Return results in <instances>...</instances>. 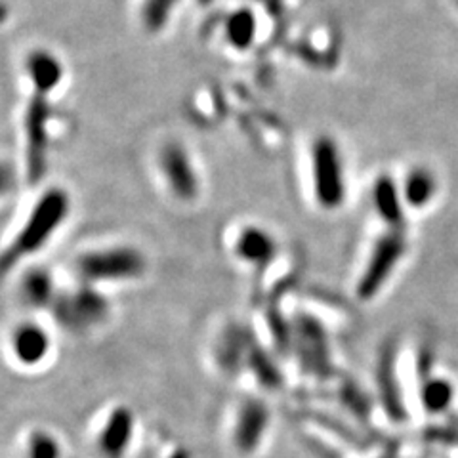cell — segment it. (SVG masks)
Listing matches in <instances>:
<instances>
[{"instance_id":"6da1fadb","label":"cell","mask_w":458,"mask_h":458,"mask_svg":"<svg viewBox=\"0 0 458 458\" xmlns=\"http://www.w3.org/2000/svg\"><path fill=\"white\" fill-rule=\"evenodd\" d=\"M69 212V195L52 188L38 199L33 212L29 214L20 235L13 241L12 249L4 256V267L8 269L12 262L20 260L25 254H33L45 247V242L55 233V229L64 224Z\"/></svg>"},{"instance_id":"7a4b0ae2","label":"cell","mask_w":458,"mask_h":458,"mask_svg":"<svg viewBox=\"0 0 458 458\" xmlns=\"http://www.w3.org/2000/svg\"><path fill=\"white\" fill-rule=\"evenodd\" d=\"M311 176L318 203L327 210L338 208L346 197V180L342 155L333 138L319 136L315 140L311 148Z\"/></svg>"},{"instance_id":"3957f363","label":"cell","mask_w":458,"mask_h":458,"mask_svg":"<svg viewBox=\"0 0 458 458\" xmlns=\"http://www.w3.org/2000/svg\"><path fill=\"white\" fill-rule=\"evenodd\" d=\"M77 266L81 274L90 281H124L140 277L146 262L138 250L119 247L82 254Z\"/></svg>"},{"instance_id":"277c9868","label":"cell","mask_w":458,"mask_h":458,"mask_svg":"<svg viewBox=\"0 0 458 458\" xmlns=\"http://www.w3.org/2000/svg\"><path fill=\"white\" fill-rule=\"evenodd\" d=\"M403 252L405 237L399 229H392L390 233L380 237L375 250L370 254V260L363 271V277L360 284H357V294L363 300L375 296L382 289V284L392 276V271L395 269Z\"/></svg>"},{"instance_id":"5b68a950","label":"cell","mask_w":458,"mask_h":458,"mask_svg":"<svg viewBox=\"0 0 458 458\" xmlns=\"http://www.w3.org/2000/svg\"><path fill=\"white\" fill-rule=\"evenodd\" d=\"M48 102L42 94H35L29 102L25 114V143H27V168L29 176L38 180L45 172L48 149Z\"/></svg>"},{"instance_id":"8992f818","label":"cell","mask_w":458,"mask_h":458,"mask_svg":"<svg viewBox=\"0 0 458 458\" xmlns=\"http://www.w3.org/2000/svg\"><path fill=\"white\" fill-rule=\"evenodd\" d=\"M161 172L176 197L190 200L199 191V180L195 174L193 163L180 143H166L159 157Z\"/></svg>"},{"instance_id":"52a82bcc","label":"cell","mask_w":458,"mask_h":458,"mask_svg":"<svg viewBox=\"0 0 458 458\" xmlns=\"http://www.w3.org/2000/svg\"><path fill=\"white\" fill-rule=\"evenodd\" d=\"M267 409L260 401H247L242 405L235 428V443L242 453H252L260 445L267 428Z\"/></svg>"},{"instance_id":"ba28073f","label":"cell","mask_w":458,"mask_h":458,"mask_svg":"<svg viewBox=\"0 0 458 458\" xmlns=\"http://www.w3.org/2000/svg\"><path fill=\"white\" fill-rule=\"evenodd\" d=\"M298 346L304 369L325 375L328 367V350L321 327L313 319H302L298 325Z\"/></svg>"},{"instance_id":"9c48e42d","label":"cell","mask_w":458,"mask_h":458,"mask_svg":"<svg viewBox=\"0 0 458 458\" xmlns=\"http://www.w3.org/2000/svg\"><path fill=\"white\" fill-rule=\"evenodd\" d=\"M25 69L37 94L48 96L64 79V65L48 50H35L27 55Z\"/></svg>"},{"instance_id":"30bf717a","label":"cell","mask_w":458,"mask_h":458,"mask_svg":"<svg viewBox=\"0 0 458 458\" xmlns=\"http://www.w3.org/2000/svg\"><path fill=\"white\" fill-rule=\"evenodd\" d=\"M107 306L102 298L90 291H82L69 298L60 306V318L65 319L69 325H92L94 321H99L106 315Z\"/></svg>"},{"instance_id":"8fae6325","label":"cell","mask_w":458,"mask_h":458,"mask_svg":"<svg viewBox=\"0 0 458 458\" xmlns=\"http://www.w3.org/2000/svg\"><path fill=\"white\" fill-rule=\"evenodd\" d=\"M13 355L25 365H37L45 360L50 340L48 335L37 325H23L13 333Z\"/></svg>"},{"instance_id":"7c38bea8","label":"cell","mask_w":458,"mask_h":458,"mask_svg":"<svg viewBox=\"0 0 458 458\" xmlns=\"http://www.w3.org/2000/svg\"><path fill=\"white\" fill-rule=\"evenodd\" d=\"M237 254L250 264L264 266L276 256V241L264 229L247 227L237 239Z\"/></svg>"},{"instance_id":"4fadbf2b","label":"cell","mask_w":458,"mask_h":458,"mask_svg":"<svg viewBox=\"0 0 458 458\" xmlns=\"http://www.w3.org/2000/svg\"><path fill=\"white\" fill-rule=\"evenodd\" d=\"M372 200H375L380 218L394 229H399L403 224V205H401L397 183L390 176H380L377 180L375 190H372Z\"/></svg>"},{"instance_id":"5bb4252c","label":"cell","mask_w":458,"mask_h":458,"mask_svg":"<svg viewBox=\"0 0 458 458\" xmlns=\"http://www.w3.org/2000/svg\"><path fill=\"white\" fill-rule=\"evenodd\" d=\"M132 437V414L126 409H119L111 414L109 422L106 424V429L102 434V445L104 453L109 458H119L131 443Z\"/></svg>"},{"instance_id":"9a60e30c","label":"cell","mask_w":458,"mask_h":458,"mask_svg":"<svg viewBox=\"0 0 458 458\" xmlns=\"http://www.w3.org/2000/svg\"><path fill=\"white\" fill-rule=\"evenodd\" d=\"M378 384H380V394L384 399V407L388 411L390 417L394 420H405L407 412L403 399H401L399 386L395 382V370H394V352L386 350L382 361H380V370H378Z\"/></svg>"},{"instance_id":"2e32d148","label":"cell","mask_w":458,"mask_h":458,"mask_svg":"<svg viewBox=\"0 0 458 458\" xmlns=\"http://www.w3.org/2000/svg\"><path fill=\"white\" fill-rule=\"evenodd\" d=\"M436 191H437V180L432 174V170L417 166L407 174L401 195H403V200L409 207L422 208L434 199Z\"/></svg>"},{"instance_id":"e0dca14e","label":"cell","mask_w":458,"mask_h":458,"mask_svg":"<svg viewBox=\"0 0 458 458\" xmlns=\"http://www.w3.org/2000/svg\"><path fill=\"white\" fill-rule=\"evenodd\" d=\"M225 37L229 45L239 50H247L256 37V18L250 10L241 8L227 18Z\"/></svg>"},{"instance_id":"ac0fdd59","label":"cell","mask_w":458,"mask_h":458,"mask_svg":"<svg viewBox=\"0 0 458 458\" xmlns=\"http://www.w3.org/2000/svg\"><path fill=\"white\" fill-rule=\"evenodd\" d=\"M453 401V386L447 380L432 378L422 386V403L428 411L441 412L445 411Z\"/></svg>"},{"instance_id":"d6986e66","label":"cell","mask_w":458,"mask_h":458,"mask_svg":"<svg viewBox=\"0 0 458 458\" xmlns=\"http://www.w3.org/2000/svg\"><path fill=\"white\" fill-rule=\"evenodd\" d=\"M178 0H143L141 18L149 31H161Z\"/></svg>"},{"instance_id":"ffe728a7","label":"cell","mask_w":458,"mask_h":458,"mask_svg":"<svg viewBox=\"0 0 458 458\" xmlns=\"http://www.w3.org/2000/svg\"><path fill=\"white\" fill-rule=\"evenodd\" d=\"M23 291L29 298V302L45 304L52 296L50 277L47 274H42V271H33V274L27 276V279L23 283Z\"/></svg>"},{"instance_id":"44dd1931","label":"cell","mask_w":458,"mask_h":458,"mask_svg":"<svg viewBox=\"0 0 458 458\" xmlns=\"http://www.w3.org/2000/svg\"><path fill=\"white\" fill-rule=\"evenodd\" d=\"M29 458H60V447L48 434H35L29 441Z\"/></svg>"},{"instance_id":"7402d4cb","label":"cell","mask_w":458,"mask_h":458,"mask_svg":"<svg viewBox=\"0 0 458 458\" xmlns=\"http://www.w3.org/2000/svg\"><path fill=\"white\" fill-rule=\"evenodd\" d=\"M252 369L258 377H260L264 380L266 386H269V388H276V386L281 384V377L276 367H271L269 360L260 353V352H252Z\"/></svg>"},{"instance_id":"603a6c76","label":"cell","mask_w":458,"mask_h":458,"mask_svg":"<svg viewBox=\"0 0 458 458\" xmlns=\"http://www.w3.org/2000/svg\"><path fill=\"white\" fill-rule=\"evenodd\" d=\"M454 3H456V6H458V0H454Z\"/></svg>"},{"instance_id":"cb8c5ba5","label":"cell","mask_w":458,"mask_h":458,"mask_svg":"<svg viewBox=\"0 0 458 458\" xmlns=\"http://www.w3.org/2000/svg\"><path fill=\"white\" fill-rule=\"evenodd\" d=\"M384 458H392V456H384Z\"/></svg>"}]
</instances>
